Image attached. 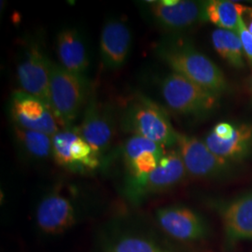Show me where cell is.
I'll return each instance as SVG.
<instances>
[{"instance_id":"obj_1","label":"cell","mask_w":252,"mask_h":252,"mask_svg":"<svg viewBox=\"0 0 252 252\" xmlns=\"http://www.w3.org/2000/svg\"><path fill=\"white\" fill-rule=\"evenodd\" d=\"M157 53L174 73L216 94L225 90L223 73L207 56L193 48L183 44L164 43L157 48Z\"/></svg>"},{"instance_id":"obj_2","label":"cell","mask_w":252,"mask_h":252,"mask_svg":"<svg viewBox=\"0 0 252 252\" xmlns=\"http://www.w3.org/2000/svg\"><path fill=\"white\" fill-rule=\"evenodd\" d=\"M122 126L126 132L162 147L177 144L178 132L174 130L166 112L153 100L142 95L126 108L122 116Z\"/></svg>"},{"instance_id":"obj_3","label":"cell","mask_w":252,"mask_h":252,"mask_svg":"<svg viewBox=\"0 0 252 252\" xmlns=\"http://www.w3.org/2000/svg\"><path fill=\"white\" fill-rule=\"evenodd\" d=\"M85 77L74 75L59 63H53L50 83V105L63 129L72 128L87 96Z\"/></svg>"},{"instance_id":"obj_4","label":"cell","mask_w":252,"mask_h":252,"mask_svg":"<svg viewBox=\"0 0 252 252\" xmlns=\"http://www.w3.org/2000/svg\"><path fill=\"white\" fill-rule=\"evenodd\" d=\"M162 95L173 111L181 114H204L216 106L218 94L207 90L177 73L162 82Z\"/></svg>"},{"instance_id":"obj_5","label":"cell","mask_w":252,"mask_h":252,"mask_svg":"<svg viewBox=\"0 0 252 252\" xmlns=\"http://www.w3.org/2000/svg\"><path fill=\"white\" fill-rule=\"evenodd\" d=\"M53 138V157L71 171L87 172L100 165V156L79 134L77 128L61 129Z\"/></svg>"},{"instance_id":"obj_6","label":"cell","mask_w":252,"mask_h":252,"mask_svg":"<svg viewBox=\"0 0 252 252\" xmlns=\"http://www.w3.org/2000/svg\"><path fill=\"white\" fill-rule=\"evenodd\" d=\"M11 117L19 128L54 136L62 128L45 102L24 91H15L10 101Z\"/></svg>"},{"instance_id":"obj_7","label":"cell","mask_w":252,"mask_h":252,"mask_svg":"<svg viewBox=\"0 0 252 252\" xmlns=\"http://www.w3.org/2000/svg\"><path fill=\"white\" fill-rule=\"evenodd\" d=\"M52 64L43 49L36 43H31L17 68L21 90L42 100L50 108Z\"/></svg>"},{"instance_id":"obj_8","label":"cell","mask_w":252,"mask_h":252,"mask_svg":"<svg viewBox=\"0 0 252 252\" xmlns=\"http://www.w3.org/2000/svg\"><path fill=\"white\" fill-rule=\"evenodd\" d=\"M77 130L100 156L111 144L114 135L113 119L108 108L100 103L94 92L89 94L81 126Z\"/></svg>"},{"instance_id":"obj_9","label":"cell","mask_w":252,"mask_h":252,"mask_svg":"<svg viewBox=\"0 0 252 252\" xmlns=\"http://www.w3.org/2000/svg\"><path fill=\"white\" fill-rule=\"evenodd\" d=\"M177 145L186 171L195 178H207L220 171L226 160L212 153L195 137L178 133Z\"/></svg>"},{"instance_id":"obj_10","label":"cell","mask_w":252,"mask_h":252,"mask_svg":"<svg viewBox=\"0 0 252 252\" xmlns=\"http://www.w3.org/2000/svg\"><path fill=\"white\" fill-rule=\"evenodd\" d=\"M132 42L130 28L123 20L109 19L101 31L100 54L108 69H118L126 63Z\"/></svg>"},{"instance_id":"obj_11","label":"cell","mask_w":252,"mask_h":252,"mask_svg":"<svg viewBox=\"0 0 252 252\" xmlns=\"http://www.w3.org/2000/svg\"><path fill=\"white\" fill-rule=\"evenodd\" d=\"M163 155L161 145L138 135L131 136L124 147V157L131 175V183L143 180L152 173Z\"/></svg>"},{"instance_id":"obj_12","label":"cell","mask_w":252,"mask_h":252,"mask_svg":"<svg viewBox=\"0 0 252 252\" xmlns=\"http://www.w3.org/2000/svg\"><path fill=\"white\" fill-rule=\"evenodd\" d=\"M185 166L179 152L164 154L157 167L143 180L131 183L135 197L168 189L178 183L185 175Z\"/></svg>"},{"instance_id":"obj_13","label":"cell","mask_w":252,"mask_h":252,"mask_svg":"<svg viewBox=\"0 0 252 252\" xmlns=\"http://www.w3.org/2000/svg\"><path fill=\"white\" fill-rule=\"evenodd\" d=\"M36 218L41 231L57 234L68 230L76 223L77 214L69 199L58 192H52L39 203Z\"/></svg>"},{"instance_id":"obj_14","label":"cell","mask_w":252,"mask_h":252,"mask_svg":"<svg viewBox=\"0 0 252 252\" xmlns=\"http://www.w3.org/2000/svg\"><path fill=\"white\" fill-rule=\"evenodd\" d=\"M146 4L154 20L167 28H184L204 19V4L196 1L162 0Z\"/></svg>"},{"instance_id":"obj_15","label":"cell","mask_w":252,"mask_h":252,"mask_svg":"<svg viewBox=\"0 0 252 252\" xmlns=\"http://www.w3.org/2000/svg\"><path fill=\"white\" fill-rule=\"evenodd\" d=\"M156 216L162 230L176 239L195 240L206 234L203 220L187 207H164L157 211Z\"/></svg>"},{"instance_id":"obj_16","label":"cell","mask_w":252,"mask_h":252,"mask_svg":"<svg viewBox=\"0 0 252 252\" xmlns=\"http://www.w3.org/2000/svg\"><path fill=\"white\" fill-rule=\"evenodd\" d=\"M56 51L61 66L74 75L85 77L89 57L83 39L76 29L66 28L58 34Z\"/></svg>"},{"instance_id":"obj_17","label":"cell","mask_w":252,"mask_h":252,"mask_svg":"<svg viewBox=\"0 0 252 252\" xmlns=\"http://www.w3.org/2000/svg\"><path fill=\"white\" fill-rule=\"evenodd\" d=\"M227 236L234 241L252 238V192L232 202L223 211Z\"/></svg>"},{"instance_id":"obj_18","label":"cell","mask_w":252,"mask_h":252,"mask_svg":"<svg viewBox=\"0 0 252 252\" xmlns=\"http://www.w3.org/2000/svg\"><path fill=\"white\" fill-rule=\"evenodd\" d=\"M252 139V126L242 125L234 130V136L228 140L221 139L211 132L206 138V144L215 155L227 160L243 155L248 151Z\"/></svg>"},{"instance_id":"obj_19","label":"cell","mask_w":252,"mask_h":252,"mask_svg":"<svg viewBox=\"0 0 252 252\" xmlns=\"http://www.w3.org/2000/svg\"><path fill=\"white\" fill-rule=\"evenodd\" d=\"M252 9L225 0H211L204 3V19L225 30H237L240 19Z\"/></svg>"},{"instance_id":"obj_20","label":"cell","mask_w":252,"mask_h":252,"mask_svg":"<svg viewBox=\"0 0 252 252\" xmlns=\"http://www.w3.org/2000/svg\"><path fill=\"white\" fill-rule=\"evenodd\" d=\"M15 137L25 153L35 159H45L53 155V136L15 126Z\"/></svg>"},{"instance_id":"obj_21","label":"cell","mask_w":252,"mask_h":252,"mask_svg":"<svg viewBox=\"0 0 252 252\" xmlns=\"http://www.w3.org/2000/svg\"><path fill=\"white\" fill-rule=\"evenodd\" d=\"M214 48L223 59L234 67H243L242 42L239 36L225 29H216L212 33Z\"/></svg>"},{"instance_id":"obj_22","label":"cell","mask_w":252,"mask_h":252,"mask_svg":"<svg viewBox=\"0 0 252 252\" xmlns=\"http://www.w3.org/2000/svg\"><path fill=\"white\" fill-rule=\"evenodd\" d=\"M106 252H169L164 251L152 241L135 236L123 237L111 244Z\"/></svg>"},{"instance_id":"obj_23","label":"cell","mask_w":252,"mask_h":252,"mask_svg":"<svg viewBox=\"0 0 252 252\" xmlns=\"http://www.w3.org/2000/svg\"><path fill=\"white\" fill-rule=\"evenodd\" d=\"M236 31L241 39L245 54L249 61L252 63V34L246 27L243 19H240Z\"/></svg>"},{"instance_id":"obj_24","label":"cell","mask_w":252,"mask_h":252,"mask_svg":"<svg viewBox=\"0 0 252 252\" xmlns=\"http://www.w3.org/2000/svg\"><path fill=\"white\" fill-rule=\"evenodd\" d=\"M234 127L231 126L230 124L227 123H220L218 124L215 127L213 132L216 134L220 138L224 139V140H228L230 138H232L234 136Z\"/></svg>"},{"instance_id":"obj_25","label":"cell","mask_w":252,"mask_h":252,"mask_svg":"<svg viewBox=\"0 0 252 252\" xmlns=\"http://www.w3.org/2000/svg\"><path fill=\"white\" fill-rule=\"evenodd\" d=\"M248 29H249V31H250V32L252 34V23L250 24V26H249V28H248Z\"/></svg>"}]
</instances>
